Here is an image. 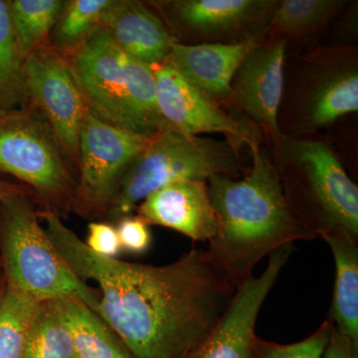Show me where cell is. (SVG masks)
Returning <instances> with one entry per match:
<instances>
[{"mask_svg": "<svg viewBox=\"0 0 358 358\" xmlns=\"http://www.w3.org/2000/svg\"><path fill=\"white\" fill-rule=\"evenodd\" d=\"M58 253L100 293L96 313L134 358H188L229 307L236 288L207 250L192 248L164 266L96 255L59 212L38 211Z\"/></svg>", "mask_w": 358, "mask_h": 358, "instance_id": "obj_1", "label": "cell"}, {"mask_svg": "<svg viewBox=\"0 0 358 358\" xmlns=\"http://www.w3.org/2000/svg\"><path fill=\"white\" fill-rule=\"evenodd\" d=\"M250 152L252 166L241 178L216 174L206 180L217 218L207 251L235 288L264 257L315 238L292 211L273 157L261 145Z\"/></svg>", "mask_w": 358, "mask_h": 358, "instance_id": "obj_2", "label": "cell"}, {"mask_svg": "<svg viewBox=\"0 0 358 358\" xmlns=\"http://www.w3.org/2000/svg\"><path fill=\"white\" fill-rule=\"evenodd\" d=\"M64 57L87 107L99 119L148 138L166 128L157 107L154 69L122 50L105 27Z\"/></svg>", "mask_w": 358, "mask_h": 358, "instance_id": "obj_3", "label": "cell"}, {"mask_svg": "<svg viewBox=\"0 0 358 358\" xmlns=\"http://www.w3.org/2000/svg\"><path fill=\"white\" fill-rule=\"evenodd\" d=\"M273 157L287 201L313 237L358 236V188L333 148L315 134L282 136Z\"/></svg>", "mask_w": 358, "mask_h": 358, "instance_id": "obj_4", "label": "cell"}, {"mask_svg": "<svg viewBox=\"0 0 358 358\" xmlns=\"http://www.w3.org/2000/svg\"><path fill=\"white\" fill-rule=\"evenodd\" d=\"M32 195L0 200V265L6 281L38 301L80 299L94 312L98 289L77 277L39 223Z\"/></svg>", "mask_w": 358, "mask_h": 358, "instance_id": "obj_5", "label": "cell"}, {"mask_svg": "<svg viewBox=\"0 0 358 358\" xmlns=\"http://www.w3.org/2000/svg\"><path fill=\"white\" fill-rule=\"evenodd\" d=\"M245 173L239 148L229 141L190 136L166 127L124 171L106 219L115 225L131 215L150 193L176 181H206L216 174L237 178Z\"/></svg>", "mask_w": 358, "mask_h": 358, "instance_id": "obj_6", "label": "cell"}, {"mask_svg": "<svg viewBox=\"0 0 358 358\" xmlns=\"http://www.w3.org/2000/svg\"><path fill=\"white\" fill-rule=\"evenodd\" d=\"M282 99V136L315 134L358 110L357 47H320L298 61Z\"/></svg>", "mask_w": 358, "mask_h": 358, "instance_id": "obj_7", "label": "cell"}, {"mask_svg": "<svg viewBox=\"0 0 358 358\" xmlns=\"http://www.w3.org/2000/svg\"><path fill=\"white\" fill-rule=\"evenodd\" d=\"M0 173L17 178L42 209L69 212L77 187L74 173L50 127L32 108L0 115Z\"/></svg>", "mask_w": 358, "mask_h": 358, "instance_id": "obj_8", "label": "cell"}, {"mask_svg": "<svg viewBox=\"0 0 358 358\" xmlns=\"http://www.w3.org/2000/svg\"><path fill=\"white\" fill-rule=\"evenodd\" d=\"M150 140L110 126L87 110L80 129L77 187L69 212L88 220H106L124 171Z\"/></svg>", "mask_w": 358, "mask_h": 358, "instance_id": "obj_9", "label": "cell"}, {"mask_svg": "<svg viewBox=\"0 0 358 358\" xmlns=\"http://www.w3.org/2000/svg\"><path fill=\"white\" fill-rule=\"evenodd\" d=\"M280 0H167L152 2L178 43L235 44L263 38Z\"/></svg>", "mask_w": 358, "mask_h": 358, "instance_id": "obj_10", "label": "cell"}, {"mask_svg": "<svg viewBox=\"0 0 358 358\" xmlns=\"http://www.w3.org/2000/svg\"><path fill=\"white\" fill-rule=\"evenodd\" d=\"M25 106L44 117L76 178L80 129L88 107L64 56L47 43L32 51L25 60Z\"/></svg>", "mask_w": 358, "mask_h": 358, "instance_id": "obj_11", "label": "cell"}, {"mask_svg": "<svg viewBox=\"0 0 358 358\" xmlns=\"http://www.w3.org/2000/svg\"><path fill=\"white\" fill-rule=\"evenodd\" d=\"M160 115L171 127L190 136L222 134L235 147L249 150L262 143V133L246 117L228 113L190 84L169 61L152 68Z\"/></svg>", "mask_w": 358, "mask_h": 358, "instance_id": "obj_12", "label": "cell"}, {"mask_svg": "<svg viewBox=\"0 0 358 358\" xmlns=\"http://www.w3.org/2000/svg\"><path fill=\"white\" fill-rule=\"evenodd\" d=\"M289 39L268 34L247 54L231 83V105L243 110L246 119L268 136L281 140L278 115L285 83V59Z\"/></svg>", "mask_w": 358, "mask_h": 358, "instance_id": "obj_13", "label": "cell"}, {"mask_svg": "<svg viewBox=\"0 0 358 358\" xmlns=\"http://www.w3.org/2000/svg\"><path fill=\"white\" fill-rule=\"evenodd\" d=\"M293 251V244L275 250L262 274L237 287L223 317L188 358H254L259 312Z\"/></svg>", "mask_w": 358, "mask_h": 358, "instance_id": "obj_14", "label": "cell"}, {"mask_svg": "<svg viewBox=\"0 0 358 358\" xmlns=\"http://www.w3.org/2000/svg\"><path fill=\"white\" fill-rule=\"evenodd\" d=\"M134 211L148 225L173 229L193 241H210L217 232L206 181L181 180L164 186Z\"/></svg>", "mask_w": 358, "mask_h": 358, "instance_id": "obj_15", "label": "cell"}, {"mask_svg": "<svg viewBox=\"0 0 358 358\" xmlns=\"http://www.w3.org/2000/svg\"><path fill=\"white\" fill-rule=\"evenodd\" d=\"M267 37L235 44L187 45L176 42L167 61L213 102L220 107H230L231 83L238 67L247 54Z\"/></svg>", "mask_w": 358, "mask_h": 358, "instance_id": "obj_16", "label": "cell"}, {"mask_svg": "<svg viewBox=\"0 0 358 358\" xmlns=\"http://www.w3.org/2000/svg\"><path fill=\"white\" fill-rule=\"evenodd\" d=\"M103 27L122 50L152 68L169 60L178 42L162 18L136 0H115Z\"/></svg>", "mask_w": 358, "mask_h": 358, "instance_id": "obj_17", "label": "cell"}, {"mask_svg": "<svg viewBox=\"0 0 358 358\" xmlns=\"http://www.w3.org/2000/svg\"><path fill=\"white\" fill-rule=\"evenodd\" d=\"M336 264V281L327 320L358 348V236L343 229L322 237Z\"/></svg>", "mask_w": 358, "mask_h": 358, "instance_id": "obj_18", "label": "cell"}, {"mask_svg": "<svg viewBox=\"0 0 358 358\" xmlns=\"http://www.w3.org/2000/svg\"><path fill=\"white\" fill-rule=\"evenodd\" d=\"M57 301L74 339L77 358H134L102 317L80 299Z\"/></svg>", "mask_w": 358, "mask_h": 358, "instance_id": "obj_19", "label": "cell"}, {"mask_svg": "<svg viewBox=\"0 0 358 358\" xmlns=\"http://www.w3.org/2000/svg\"><path fill=\"white\" fill-rule=\"evenodd\" d=\"M345 0H280L270 34L303 38L326 28L348 6Z\"/></svg>", "mask_w": 358, "mask_h": 358, "instance_id": "obj_20", "label": "cell"}, {"mask_svg": "<svg viewBox=\"0 0 358 358\" xmlns=\"http://www.w3.org/2000/svg\"><path fill=\"white\" fill-rule=\"evenodd\" d=\"M115 0H69L59 16L46 43L65 56L77 48L98 28L103 27L106 16Z\"/></svg>", "mask_w": 358, "mask_h": 358, "instance_id": "obj_21", "label": "cell"}, {"mask_svg": "<svg viewBox=\"0 0 358 358\" xmlns=\"http://www.w3.org/2000/svg\"><path fill=\"white\" fill-rule=\"evenodd\" d=\"M40 303L13 288L0 284V358H25L28 336Z\"/></svg>", "mask_w": 358, "mask_h": 358, "instance_id": "obj_22", "label": "cell"}, {"mask_svg": "<svg viewBox=\"0 0 358 358\" xmlns=\"http://www.w3.org/2000/svg\"><path fill=\"white\" fill-rule=\"evenodd\" d=\"M25 358H77L74 339L57 300L40 303L30 327Z\"/></svg>", "mask_w": 358, "mask_h": 358, "instance_id": "obj_23", "label": "cell"}, {"mask_svg": "<svg viewBox=\"0 0 358 358\" xmlns=\"http://www.w3.org/2000/svg\"><path fill=\"white\" fill-rule=\"evenodd\" d=\"M25 60L14 34L7 0H0V113L26 105Z\"/></svg>", "mask_w": 358, "mask_h": 358, "instance_id": "obj_24", "label": "cell"}, {"mask_svg": "<svg viewBox=\"0 0 358 358\" xmlns=\"http://www.w3.org/2000/svg\"><path fill=\"white\" fill-rule=\"evenodd\" d=\"M14 34L23 55L46 43L64 8V0H7Z\"/></svg>", "mask_w": 358, "mask_h": 358, "instance_id": "obj_25", "label": "cell"}, {"mask_svg": "<svg viewBox=\"0 0 358 358\" xmlns=\"http://www.w3.org/2000/svg\"><path fill=\"white\" fill-rule=\"evenodd\" d=\"M331 334V322L324 320L308 338L292 345H279L257 338L254 358H322Z\"/></svg>", "mask_w": 358, "mask_h": 358, "instance_id": "obj_26", "label": "cell"}, {"mask_svg": "<svg viewBox=\"0 0 358 358\" xmlns=\"http://www.w3.org/2000/svg\"><path fill=\"white\" fill-rule=\"evenodd\" d=\"M115 225L122 250L134 255H140L150 249L152 245L150 225L138 215L122 217Z\"/></svg>", "mask_w": 358, "mask_h": 358, "instance_id": "obj_27", "label": "cell"}, {"mask_svg": "<svg viewBox=\"0 0 358 358\" xmlns=\"http://www.w3.org/2000/svg\"><path fill=\"white\" fill-rule=\"evenodd\" d=\"M85 244L96 255L107 258H115L122 251L117 228L107 221H93L89 224Z\"/></svg>", "mask_w": 358, "mask_h": 358, "instance_id": "obj_28", "label": "cell"}, {"mask_svg": "<svg viewBox=\"0 0 358 358\" xmlns=\"http://www.w3.org/2000/svg\"><path fill=\"white\" fill-rule=\"evenodd\" d=\"M322 358H358V348L341 336L331 324V338Z\"/></svg>", "mask_w": 358, "mask_h": 358, "instance_id": "obj_29", "label": "cell"}, {"mask_svg": "<svg viewBox=\"0 0 358 358\" xmlns=\"http://www.w3.org/2000/svg\"><path fill=\"white\" fill-rule=\"evenodd\" d=\"M32 195L31 190L28 189L25 185H15L0 178V200L11 199V197L20 196V195ZM34 199V196H33Z\"/></svg>", "mask_w": 358, "mask_h": 358, "instance_id": "obj_30", "label": "cell"}, {"mask_svg": "<svg viewBox=\"0 0 358 358\" xmlns=\"http://www.w3.org/2000/svg\"><path fill=\"white\" fill-rule=\"evenodd\" d=\"M3 281V272H2L1 265H0V284Z\"/></svg>", "mask_w": 358, "mask_h": 358, "instance_id": "obj_31", "label": "cell"}, {"mask_svg": "<svg viewBox=\"0 0 358 358\" xmlns=\"http://www.w3.org/2000/svg\"><path fill=\"white\" fill-rule=\"evenodd\" d=\"M3 114H6V113H0V115H2Z\"/></svg>", "mask_w": 358, "mask_h": 358, "instance_id": "obj_32", "label": "cell"}]
</instances>
